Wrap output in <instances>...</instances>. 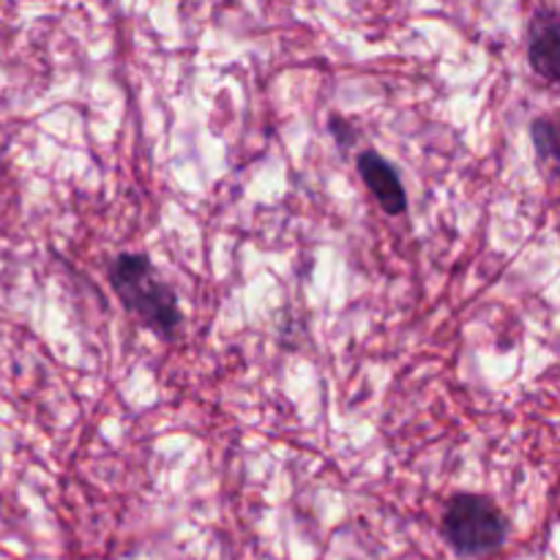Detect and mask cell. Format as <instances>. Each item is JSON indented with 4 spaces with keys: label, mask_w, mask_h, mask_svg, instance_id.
Masks as SVG:
<instances>
[{
    "label": "cell",
    "mask_w": 560,
    "mask_h": 560,
    "mask_svg": "<svg viewBox=\"0 0 560 560\" xmlns=\"http://www.w3.org/2000/svg\"><path fill=\"white\" fill-rule=\"evenodd\" d=\"M331 135L337 137L339 145H350V142L355 140V131L350 129L348 120H339L337 115H334V118H331Z\"/></svg>",
    "instance_id": "8992f818"
},
{
    "label": "cell",
    "mask_w": 560,
    "mask_h": 560,
    "mask_svg": "<svg viewBox=\"0 0 560 560\" xmlns=\"http://www.w3.org/2000/svg\"><path fill=\"white\" fill-rule=\"evenodd\" d=\"M441 534L459 558H481L501 550L509 536V523L495 501L459 492L443 509Z\"/></svg>",
    "instance_id": "7a4b0ae2"
},
{
    "label": "cell",
    "mask_w": 560,
    "mask_h": 560,
    "mask_svg": "<svg viewBox=\"0 0 560 560\" xmlns=\"http://www.w3.org/2000/svg\"><path fill=\"white\" fill-rule=\"evenodd\" d=\"M359 175L366 184V189L372 191V197L377 200V206L388 213V217H399L408 208V195H405V186L399 180L397 170L375 151H364L359 159Z\"/></svg>",
    "instance_id": "3957f363"
},
{
    "label": "cell",
    "mask_w": 560,
    "mask_h": 560,
    "mask_svg": "<svg viewBox=\"0 0 560 560\" xmlns=\"http://www.w3.org/2000/svg\"><path fill=\"white\" fill-rule=\"evenodd\" d=\"M109 282H113L120 304L131 315L140 317L162 339H173L184 315H180L173 288L156 277L148 255L124 252V255L115 257L113 268H109Z\"/></svg>",
    "instance_id": "6da1fadb"
},
{
    "label": "cell",
    "mask_w": 560,
    "mask_h": 560,
    "mask_svg": "<svg viewBox=\"0 0 560 560\" xmlns=\"http://www.w3.org/2000/svg\"><path fill=\"white\" fill-rule=\"evenodd\" d=\"M530 69L545 82L558 80V20L550 9L536 11L528 42Z\"/></svg>",
    "instance_id": "277c9868"
},
{
    "label": "cell",
    "mask_w": 560,
    "mask_h": 560,
    "mask_svg": "<svg viewBox=\"0 0 560 560\" xmlns=\"http://www.w3.org/2000/svg\"><path fill=\"white\" fill-rule=\"evenodd\" d=\"M530 135H534L536 151H539L541 159L547 162H556L558 156V135L556 126H552L550 118H536L534 126H530Z\"/></svg>",
    "instance_id": "5b68a950"
}]
</instances>
